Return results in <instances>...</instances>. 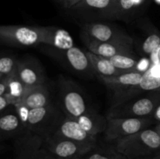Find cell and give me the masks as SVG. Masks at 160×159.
<instances>
[{"label": "cell", "instance_id": "obj_8", "mask_svg": "<svg viewBox=\"0 0 160 159\" xmlns=\"http://www.w3.org/2000/svg\"><path fill=\"white\" fill-rule=\"evenodd\" d=\"M60 100L62 112L67 117L78 118L88 111L82 94L73 87H66L61 94Z\"/></svg>", "mask_w": 160, "mask_h": 159}, {"label": "cell", "instance_id": "obj_4", "mask_svg": "<svg viewBox=\"0 0 160 159\" xmlns=\"http://www.w3.org/2000/svg\"><path fill=\"white\" fill-rule=\"evenodd\" d=\"M152 121L146 118H112L107 117L105 136L107 141L114 142L147 129Z\"/></svg>", "mask_w": 160, "mask_h": 159}, {"label": "cell", "instance_id": "obj_5", "mask_svg": "<svg viewBox=\"0 0 160 159\" xmlns=\"http://www.w3.org/2000/svg\"><path fill=\"white\" fill-rule=\"evenodd\" d=\"M56 110L51 105L29 110L26 129L28 131L45 139L55 132Z\"/></svg>", "mask_w": 160, "mask_h": 159}, {"label": "cell", "instance_id": "obj_29", "mask_svg": "<svg viewBox=\"0 0 160 159\" xmlns=\"http://www.w3.org/2000/svg\"><path fill=\"white\" fill-rule=\"evenodd\" d=\"M142 0H120V4L123 10H129L134 7V5L141 2Z\"/></svg>", "mask_w": 160, "mask_h": 159}, {"label": "cell", "instance_id": "obj_34", "mask_svg": "<svg viewBox=\"0 0 160 159\" xmlns=\"http://www.w3.org/2000/svg\"><path fill=\"white\" fill-rule=\"evenodd\" d=\"M48 154V153H47ZM48 159H82L81 157H74V158H57V157H54L50 156L49 154H48Z\"/></svg>", "mask_w": 160, "mask_h": 159}, {"label": "cell", "instance_id": "obj_36", "mask_svg": "<svg viewBox=\"0 0 160 159\" xmlns=\"http://www.w3.org/2000/svg\"><path fill=\"white\" fill-rule=\"evenodd\" d=\"M117 159H129V158H128V157H127L126 156L123 155V154H120V153H119V155H118V157H117Z\"/></svg>", "mask_w": 160, "mask_h": 159}, {"label": "cell", "instance_id": "obj_18", "mask_svg": "<svg viewBox=\"0 0 160 159\" xmlns=\"http://www.w3.org/2000/svg\"><path fill=\"white\" fill-rule=\"evenodd\" d=\"M87 55L92 68L100 76H114L127 73L126 71L116 68L107 58L95 55L90 51H88Z\"/></svg>", "mask_w": 160, "mask_h": 159}, {"label": "cell", "instance_id": "obj_35", "mask_svg": "<svg viewBox=\"0 0 160 159\" xmlns=\"http://www.w3.org/2000/svg\"><path fill=\"white\" fill-rule=\"evenodd\" d=\"M148 159H160V153H158V154H155V155H153L152 157H148Z\"/></svg>", "mask_w": 160, "mask_h": 159}, {"label": "cell", "instance_id": "obj_24", "mask_svg": "<svg viewBox=\"0 0 160 159\" xmlns=\"http://www.w3.org/2000/svg\"><path fill=\"white\" fill-rule=\"evenodd\" d=\"M18 62L10 57L0 58V74L7 76L16 71Z\"/></svg>", "mask_w": 160, "mask_h": 159}, {"label": "cell", "instance_id": "obj_12", "mask_svg": "<svg viewBox=\"0 0 160 159\" xmlns=\"http://www.w3.org/2000/svg\"><path fill=\"white\" fill-rule=\"evenodd\" d=\"M24 126L19 118L15 107L13 109L7 108L0 114V139H6L19 134Z\"/></svg>", "mask_w": 160, "mask_h": 159}, {"label": "cell", "instance_id": "obj_31", "mask_svg": "<svg viewBox=\"0 0 160 159\" xmlns=\"http://www.w3.org/2000/svg\"><path fill=\"white\" fill-rule=\"evenodd\" d=\"M7 92V80L6 76H3L0 80V97L6 94Z\"/></svg>", "mask_w": 160, "mask_h": 159}, {"label": "cell", "instance_id": "obj_37", "mask_svg": "<svg viewBox=\"0 0 160 159\" xmlns=\"http://www.w3.org/2000/svg\"><path fill=\"white\" fill-rule=\"evenodd\" d=\"M156 130L157 131L158 133L159 134V137H160V124H159L157 126H156Z\"/></svg>", "mask_w": 160, "mask_h": 159}, {"label": "cell", "instance_id": "obj_25", "mask_svg": "<svg viewBox=\"0 0 160 159\" xmlns=\"http://www.w3.org/2000/svg\"><path fill=\"white\" fill-rule=\"evenodd\" d=\"M160 46V36L152 34L148 36L142 45V51L147 55H151L155 49Z\"/></svg>", "mask_w": 160, "mask_h": 159}, {"label": "cell", "instance_id": "obj_19", "mask_svg": "<svg viewBox=\"0 0 160 159\" xmlns=\"http://www.w3.org/2000/svg\"><path fill=\"white\" fill-rule=\"evenodd\" d=\"M62 52L69 65L77 72H84L90 66L92 67L87 53H84L78 47L73 46L70 49L62 51Z\"/></svg>", "mask_w": 160, "mask_h": 159}, {"label": "cell", "instance_id": "obj_7", "mask_svg": "<svg viewBox=\"0 0 160 159\" xmlns=\"http://www.w3.org/2000/svg\"><path fill=\"white\" fill-rule=\"evenodd\" d=\"M52 135L68 139L78 143L96 145V137L88 133L78 123L77 119L67 117L60 123L59 126ZM51 136V135H50Z\"/></svg>", "mask_w": 160, "mask_h": 159}, {"label": "cell", "instance_id": "obj_26", "mask_svg": "<svg viewBox=\"0 0 160 159\" xmlns=\"http://www.w3.org/2000/svg\"><path fill=\"white\" fill-rule=\"evenodd\" d=\"M112 0H81L78 4L95 9H106L112 5Z\"/></svg>", "mask_w": 160, "mask_h": 159}, {"label": "cell", "instance_id": "obj_28", "mask_svg": "<svg viewBox=\"0 0 160 159\" xmlns=\"http://www.w3.org/2000/svg\"><path fill=\"white\" fill-rule=\"evenodd\" d=\"M152 65L151 60L148 59H144L142 60H140L138 62V64L137 65V71L141 72V73H145V71L148 70Z\"/></svg>", "mask_w": 160, "mask_h": 159}, {"label": "cell", "instance_id": "obj_1", "mask_svg": "<svg viewBox=\"0 0 160 159\" xmlns=\"http://www.w3.org/2000/svg\"><path fill=\"white\" fill-rule=\"evenodd\" d=\"M113 143L116 151L129 159L148 157L160 153V137L156 129L147 128Z\"/></svg>", "mask_w": 160, "mask_h": 159}, {"label": "cell", "instance_id": "obj_15", "mask_svg": "<svg viewBox=\"0 0 160 159\" xmlns=\"http://www.w3.org/2000/svg\"><path fill=\"white\" fill-rule=\"evenodd\" d=\"M45 45L64 51L73 47V39L66 30L56 26H46Z\"/></svg>", "mask_w": 160, "mask_h": 159}, {"label": "cell", "instance_id": "obj_17", "mask_svg": "<svg viewBox=\"0 0 160 159\" xmlns=\"http://www.w3.org/2000/svg\"><path fill=\"white\" fill-rule=\"evenodd\" d=\"M15 73L26 87L43 84V75L40 69L34 64L18 62Z\"/></svg>", "mask_w": 160, "mask_h": 159}, {"label": "cell", "instance_id": "obj_27", "mask_svg": "<svg viewBox=\"0 0 160 159\" xmlns=\"http://www.w3.org/2000/svg\"><path fill=\"white\" fill-rule=\"evenodd\" d=\"M15 107L16 111L17 112V115H18L19 118L21 120L22 123L24 126L25 129H26L27 123H28V114H29V110L28 107L23 104L22 103H19V104H15L13 105Z\"/></svg>", "mask_w": 160, "mask_h": 159}, {"label": "cell", "instance_id": "obj_39", "mask_svg": "<svg viewBox=\"0 0 160 159\" xmlns=\"http://www.w3.org/2000/svg\"><path fill=\"white\" fill-rule=\"evenodd\" d=\"M134 159H148L147 157H137V158H134Z\"/></svg>", "mask_w": 160, "mask_h": 159}, {"label": "cell", "instance_id": "obj_40", "mask_svg": "<svg viewBox=\"0 0 160 159\" xmlns=\"http://www.w3.org/2000/svg\"><path fill=\"white\" fill-rule=\"evenodd\" d=\"M156 2H157L158 3H160V0H156Z\"/></svg>", "mask_w": 160, "mask_h": 159}, {"label": "cell", "instance_id": "obj_42", "mask_svg": "<svg viewBox=\"0 0 160 159\" xmlns=\"http://www.w3.org/2000/svg\"><path fill=\"white\" fill-rule=\"evenodd\" d=\"M147 158H148V157H147Z\"/></svg>", "mask_w": 160, "mask_h": 159}, {"label": "cell", "instance_id": "obj_10", "mask_svg": "<svg viewBox=\"0 0 160 159\" xmlns=\"http://www.w3.org/2000/svg\"><path fill=\"white\" fill-rule=\"evenodd\" d=\"M90 40L98 42H132L131 37L106 23H95L85 28Z\"/></svg>", "mask_w": 160, "mask_h": 159}, {"label": "cell", "instance_id": "obj_3", "mask_svg": "<svg viewBox=\"0 0 160 159\" xmlns=\"http://www.w3.org/2000/svg\"><path fill=\"white\" fill-rule=\"evenodd\" d=\"M95 146L78 143L54 135L46 137L44 141V148L48 154L57 158L81 157Z\"/></svg>", "mask_w": 160, "mask_h": 159}, {"label": "cell", "instance_id": "obj_30", "mask_svg": "<svg viewBox=\"0 0 160 159\" xmlns=\"http://www.w3.org/2000/svg\"><path fill=\"white\" fill-rule=\"evenodd\" d=\"M9 105H11V103L6 94L0 97V114L2 113L6 108H8Z\"/></svg>", "mask_w": 160, "mask_h": 159}, {"label": "cell", "instance_id": "obj_22", "mask_svg": "<svg viewBox=\"0 0 160 159\" xmlns=\"http://www.w3.org/2000/svg\"><path fill=\"white\" fill-rule=\"evenodd\" d=\"M114 66L126 72L137 71V65L139 61L133 55H117L109 58Z\"/></svg>", "mask_w": 160, "mask_h": 159}, {"label": "cell", "instance_id": "obj_16", "mask_svg": "<svg viewBox=\"0 0 160 159\" xmlns=\"http://www.w3.org/2000/svg\"><path fill=\"white\" fill-rule=\"evenodd\" d=\"M143 73L138 71H130L114 76H100L102 80L109 87L118 89L120 91L127 90L140 84Z\"/></svg>", "mask_w": 160, "mask_h": 159}, {"label": "cell", "instance_id": "obj_38", "mask_svg": "<svg viewBox=\"0 0 160 159\" xmlns=\"http://www.w3.org/2000/svg\"><path fill=\"white\" fill-rule=\"evenodd\" d=\"M158 58H159V63L160 64V48L159 51V54H158Z\"/></svg>", "mask_w": 160, "mask_h": 159}, {"label": "cell", "instance_id": "obj_9", "mask_svg": "<svg viewBox=\"0 0 160 159\" xmlns=\"http://www.w3.org/2000/svg\"><path fill=\"white\" fill-rule=\"evenodd\" d=\"M45 139L29 132L19 140L18 159H48L44 148Z\"/></svg>", "mask_w": 160, "mask_h": 159}, {"label": "cell", "instance_id": "obj_21", "mask_svg": "<svg viewBox=\"0 0 160 159\" xmlns=\"http://www.w3.org/2000/svg\"><path fill=\"white\" fill-rule=\"evenodd\" d=\"M142 91H151L160 87V64H152L143 73L140 84L138 85Z\"/></svg>", "mask_w": 160, "mask_h": 159}, {"label": "cell", "instance_id": "obj_23", "mask_svg": "<svg viewBox=\"0 0 160 159\" xmlns=\"http://www.w3.org/2000/svg\"><path fill=\"white\" fill-rule=\"evenodd\" d=\"M119 153L115 148H98L96 146L84 154L82 159H117Z\"/></svg>", "mask_w": 160, "mask_h": 159}, {"label": "cell", "instance_id": "obj_20", "mask_svg": "<svg viewBox=\"0 0 160 159\" xmlns=\"http://www.w3.org/2000/svg\"><path fill=\"white\" fill-rule=\"evenodd\" d=\"M6 76L7 80V92L6 95L10 101L11 104L15 105L21 101L26 90V87L17 77L15 72Z\"/></svg>", "mask_w": 160, "mask_h": 159}, {"label": "cell", "instance_id": "obj_2", "mask_svg": "<svg viewBox=\"0 0 160 159\" xmlns=\"http://www.w3.org/2000/svg\"><path fill=\"white\" fill-rule=\"evenodd\" d=\"M46 26H0V41L15 46L45 44Z\"/></svg>", "mask_w": 160, "mask_h": 159}, {"label": "cell", "instance_id": "obj_13", "mask_svg": "<svg viewBox=\"0 0 160 159\" xmlns=\"http://www.w3.org/2000/svg\"><path fill=\"white\" fill-rule=\"evenodd\" d=\"M20 103L29 109L45 107L50 104L49 93L43 84L26 87Z\"/></svg>", "mask_w": 160, "mask_h": 159}, {"label": "cell", "instance_id": "obj_6", "mask_svg": "<svg viewBox=\"0 0 160 159\" xmlns=\"http://www.w3.org/2000/svg\"><path fill=\"white\" fill-rule=\"evenodd\" d=\"M157 107L155 98H142L126 103H118L109 111L107 117L112 118H146Z\"/></svg>", "mask_w": 160, "mask_h": 159}, {"label": "cell", "instance_id": "obj_33", "mask_svg": "<svg viewBox=\"0 0 160 159\" xmlns=\"http://www.w3.org/2000/svg\"><path fill=\"white\" fill-rule=\"evenodd\" d=\"M153 114H154V118H156V120L160 122V104L159 105H157V107L156 108Z\"/></svg>", "mask_w": 160, "mask_h": 159}, {"label": "cell", "instance_id": "obj_11", "mask_svg": "<svg viewBox=\"0 0 160 159\" xmlns=\"http://www.w3.org/2000/svg\"><path fill=\"white\" fill-rule=\"evenodd\" d=\"M88 47L92 53L107 59L117 55H132V42H98L89 40Z\"/></svg>", "mask_w": 160, "mask_h": 159}, {"label": "cell", "instance_id": "obj_14", "mask_svg": "<svg viewBox=\"0 0 160 159\" xmlns=\"http://www.w3.org/2000/svg\"><path fill=\"white\" fill-rule=\"evenodd\" d=\"M75 119L88 133L94 137L104 132L107 127V117L102 116L92 111H88Z\"/></svg>", "mask_w": 160, "mask_h": 159}, {"label": "cell", "instance_id": "obj_32", "mask_svg": "<svg viewBox=\"0 0 160 159\" xmlns=\"http://www.w3.org/2000/svg\"><path fill=\"white\" fill-rule=\"evenodd\" d=\"M62 5H63L66 7H71V6H75L78 4L81 0H58Z\"/></svg>", "mask_w": 160, "mask_h": 159}, {"label": "cell", "instance_id": "obj_41", "mask_svg": "<svg viewBox=\"0 0 160 159\" xmlns=\"http://www.w3.org/2000/svg\"><path fill=\"white\" fill-rule=\"evenodd\" d=\"M2 76H2V75H1V74H0V80H1V78H2Z\"/></svg>", "mask_w": 160, "mask_h": 159}]
</instances>
